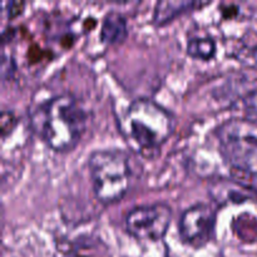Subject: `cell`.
Segmentation results:
<instances>
[{
	"label": "cell",
	"mask_w": 257,
	"mask_h": 257,
	"mask_svg": "<svg viewBox=\"0 0 257 257\" xmlns=\"http://www.w3.org/2000/svg\"><path fill=\"white\" fill-rule=\"evenodd\" d=\"M202 3L196 2H185V0H162V2H157L155 5V10H153L152 15V23L156 27H162V25L168 24L180 17L181 14L190 12L193 8L203 7Z\"/></svg>",
	"instance_id": "9"
},
{
	"label": "cell",
	"mask_w": 257,
	"mask_h": 257,
	"mask_svg": "<svg viewBox=\"0 0 257 257\" xmlns=\"http://www.w3.org/2000/svg\"><path fill=\"white\" fill-rule=\"evenodd\" d=\"M25 7V3L23 2H9L7 3V13L9 18H15L23 12Z\"/></svg>",
	"instance_id": "15"
},
{
	"label": "cell",
	"mask_w": 257,
	"mask_h": 257,
	"mask_svg": "<svg viewBox=\"0 0 257 257\" xmlns=\"http://www.w3.org/2000/svg\"><path fill=\"white\" fill-rule=\"evenodd\" d=\"M93 193L99 202L110 205L122 200L131 186L130 156L122 150H95L88 157Z\"/></svg>",
	"instance_id": "3"
},
{
	"label": "cell",
	"mask_w": 257,
	"mask_h": 257,
	"mask_svg": "<svg viewBox=\"0 0 257 257\" xmlns=\"http://www.w3.org/2000/svg\"><path fill=\"white\" fill-rule=\"evenodd\" d=\"M221 13H222V15L225 18H233L238 14V8L237 5L235 4L227 5V8H225L222 5V7H221Z\"/></svg>",
	"instance_id": "16"
},
{
	"label": "cell",
	"mask_w": 257,
	"mask_h": 257,
	"mask_svg": "<svg viewBox=\"0 0 257 257\" xmlns=\"http://www.w3.org/2000/svg\"><path fill=\"white\" fill-rule=\"evenodd\" d=\"M88 113L69 93L53 95L35 105L30 112L33 132L55 152H67L79 143Z\"/></svg>",
	"instance_id": "1"
},
{
	"label": "cell",
	"mask_w": 257,
	"mask_h": 257,
	"mask_svg": "<svg viewBox=\"0 0 257 257\" xmlns=\"http://www.w3.org/2000/svg\"><path fill=\"white\" fill-rule=\"evenodd\" d=\"M240 109L242 119L257 124V89L248 90L241 97Z\"/></svg>",
	"instance_id": "12"
},
{
	"label": "cell",
	"mask_w": 257,
	"mask_h": 257,
	"mask_svg": "<svg viewBox=\"0 0 257 257\" xmlns=\"http://www.w3.org/2000/svg\"><path fill=\"white\" fill-rule=\"evenodd\" d=\"M0 70H2V80L7 82V80L12 79L14 77L15 72H17V64H15L14 58L10 54H7L3 52L2 54V65H0Z\"/></svg>",
	"instance_id": "13"
},
{
	"label": "cell",
	"mask_w": 257,
	"mask_h": 257,
	"mask_svg": "<svg viewBox=\"0 0 257 257\" xmlns=\"http://www.w3.org/2000/svg\"><path fill=\"white\" fill-rule=\"evenodd\" d=\"M128 35L127 18L118 10H109L104 15L99 38L104 44L114 45L124 42Z\"/></svg>",
	"instance_id": "8"
},
{
	"label": "cell",
	"mask_w": 257,
	"mask_h": 257,
	"mask_svg": "<svg viewBox=\"0 0 257 257\" xmlns=\"http://www.w3.org/2000/svg\"><path fill=\"white\" fill-rule=\"evenodd\" d=\"M217 211L211 203L197 202L182 212L178 222L180 237L186 245L202 247L215 232Z\"/></svg>",
	"instance_id": "6"
},
{
	"label": "cell",
	"mask_w": 257,
	"mask_h": 257,
	"mask_svg": "<svg viewBox=\"0 0 257 257\" xmlns=\"http://www.w3.org/2000/svg\"><path fill=\"white\" fill-rule=\"evenodd\" d=\"M65 257H79V256H65Z\"/></svg>",
	"instance_id": "17"
},
{
	"label": "cell",
	"mask_w": 257,
	"mask_h": 257,
	"mask_svg": "<svg viewBox=\"0 0 257 257\" xmlns=\"http://www.w3.org/2000/svg\"><path fill=\"white\" fill-rule=\"evenodd\" d=\"M236 57L247 67L257 69V34H248L241 40Z\"/></svg>",
	"instance_id": "11"
},
{
	"label": "cell",
	"mask_w": 257,
	"mask_h": 257,
	"mask_svg": "<svg viewBox=\"0 0 257 257\" xmlns=\"http://www.w3.org/2000/svg\"><path fill=\"white\" fill-rule=\"evenodd\" d=\"M217 45L212 37H193L187 42V54L200 60H211L216 55Z\"/></svg>",
	"instance_id": "10"
},
{
	"label": "cell",
	"mask_w": 257,
	"mask_h": 257,
	"mask_svg": "<svg viewBox=\"0 0 257 257\" xmlns=\"http://www.w3.org/2000/svg\"><path fill=\"white\" fill-rule=\"evenodd\" d=\"M215 135L230 170L243 177H257V124L233 117L221 123Z\"/></svg>",
	"instance_id": "4"
},
{
	"label": "cell",
	"mask_w": 257,
	"mask_h": 257,
	"mask_svg": "<svg viewBox=\"0 0 257 257\" xmlns=\"http://www.w3.org/2000/svg\"><path fill=\"white\" fill-rule=\"evenodd\" d=\"M210 196L218 205H241L246 202H257V190L243 181L221 180L213 181L210 186Z\"/></svg>",
	"instance_id": "7"
},
{
	"label": "cell",
	"mask_w": 257,
	"mask_h": 257,
	"mask_svg": "<svg viewBox=\"0 0 257 257\" xmlns=\"http://www.w3.org/2000/svg\"><path fill=\"white\" fill-rule=\"evenodd\" d=\"M176 120L172 113L156 100L141 97L132 100L123 118V130L133 148L152 158L171 137Z\"/></svg>",
	"instance_id": "2"
},
{
	"label": "cell",
	"mask_w": 257,
	"mask_h": 257,
	"mask_svg": "<svg viewBox=\"0 0 257 257\" xmlns=\"http://www.w3.org/2000/svg\"><path fill=\"white\" fill-rule=\"evenodd\" d=\"M172 220V208L163 202L136 206L125 215L128 232L141 241H160L165 237Z\"/></svg>",
	"instance_id": "5"
},
{
	"label": "cell",
	"mask_w": 257,
	"mask_h": 257,
	"mask_svg": "<svg viewBox=\"0 0 257 257\" xmlns=\"http://www.w3.org/2000/svg\"><path fill=\"white\" fill-rule=\"evenodd\" d=\"M18 123V118L15 117L14 112L12 110H3L2 119H0V131H2V138L5 140L7 136L12 132Z\"/></svg>",
	"instance_id": "14"
}]
</instances>
